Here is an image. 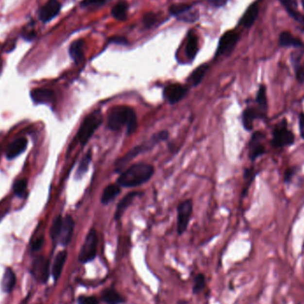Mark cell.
Here are the masks:
<instances>
[{
    "label": "cell",
    "mask_w": 304,
    "mask_h": 304,
    "mask_svg": "<svg viewBox=\"0 0 304 304\" xmlns=\"http://www.w3.org/2000/svg\"><path fill=\"white\" fill-rule=\"evenodd\" d=\"M279 45L283 48H304V44L301 39L294 37L290 32H284L279 36Z\"/></svg>",
    "instance_id": "603a6c76"
},
{
    "label": "cell",
    "mask_w": 304,
    "mask_h": 304,
    "mask_svg": "<svg viewBox=\"0 0 304 304\" xmlns=\"http://www.w3.org/2000/svg\"><path fill=\"white\" fill-rule=\"evenodd\" d=\"M240 36L234 31L227 32L220 37L218 48L215 52V58L219 56H229L236 48V44L239 41Z\"/></svg>",
    "instance_id": "9c48e42d"
},
{
    "label": "cell",
    "mask_w": 304,
    "mask_h": 304,
    "mask_svg": "<svg viewBox=\"0 0 304 304\" xmlns=\"http://www.w3.org/2000/svg\"><path fill=\"white\" fill-rule=\"evenodd\" d=\"M32 101L38 104H51L55 100L53 91L47 88H36L31 92Z\"/></svg>",
    "instance_id": "9a60e30c"
},
{
    "label": "cell",
    "mask_w": 304,
    "mask_h": 304,
    "mask_svg": "<svg viewBox=\"0 0 304 304\" xmlns=\"http://www.w3.org/2000/svg\"><path fill=\"white\" fill-rule=\"evenodd\" d=\"M43 240H44V238H43V236H41V237L36 238L34 241H32V250L37 251V250H38V249L40 248V247H42Z\"/></svg>",
    "instance_id": "7bdbcfd3"
},
{
    "label": "cell",
    "mask_w": 304,
    "mask_h": 304,
    "mask_svg": "<svg viewBox=\"0 0 304 304\" xmlns=\"http://www.w3.org/2000/svg\"><path fill=\"white\" fill-rule=\"evenodd\" d=\"M101 300L106 304H121L125 303V297L115 289L107 288L101 293Z\"/></svg>",
    "instance_id": "4316f807"
},
{
    "label": "cell",
    "mask_w": 304,
    "mask_h": 304,
    "mask_svg": "<svg viewBox=\"0 0 304 304\" xmlns=\"http://www.w3.org/2000/svg\"><path fill=\"white\" fill-rule=\"evenodd\" d=\"M198 52H199V38L193 31H190L188 33L187 45L185 48L186 56L189 62H192L194 60Z\"/></svg>",
    "instance_id": "d6986e66"
},
{
    "label": "cell",
    "mask_w": 304,
    "mask_h": 304,
    "mask_svg": "<svg viewBox=\"0 0 304 304\" xmlns=\"http://www.w3.org/2000/svg\"><path fill=\"white\" fill-rule=\"evenodd\" d=\"M206 1L209 3L210 5H213L216 8L224 6L228 2V0H206Z\"/></svg>",
    "instance_id": "b9f144b4"
},
{
    "label": "cell",
    "mask_w": 304,
    "mask_h": 304,
    "mask_svg": "<svg viewBox=\"0 0 304 304\" xmlns=\"http://www.w3.org/2000/svg\"><path fill=\"white\" fill-rule=\"evenodd\" d=\"M78 304H99V300L97 299V297H95L94 295H81L79 296L78 299Z\"/></svg>",
    "instance_id": "74e56055"
},
{
    "label": "cell",
    "mask_w": 304,
    "mask_h": 304,
    "mask_svg": "<svg viewBox=\"0 0 304 304\" xmlns=\"http://www.w3.org/2000/svg\"><path fill=\"white\" fill-rule=\"evenodd\" d=\"M16 277L11 269H6L1 281V288L5 293H10L16 287Z\"/></svg>",
    "instance_id": "83f0119b"
},
{
    "label": "cell",
    "mask_w": 304,
    "mask_h": 304,
    "mask_svg": "<svg viewBox=\"0 0 304 304\" xmlns=\"http://www.w3.org/2000/svg\"><path fill=\"white\" fill-rule=\"evenodd\" d=\"M27 185H28L27 179L23 178L16 181V184L14 185V191H15L16 196L23 197L24 194L26 193Z\"/></svg>",
    "instance_id": "d590c367"
},
{
    "label": "cell",
    "mask_w": 304,
    "mask_h": 304,
    "mask_svg": "<svg viewBox=\"0 0 304 304\" xmlns=\"http://www.w3.org/2000/svg\"><path fill=\"white\" fill-rule=\"evenodd\" d=\"M295 142V135L289 128L288 121L283 118L273 126L271 129L270 144L274 149L281 150L284 148L291 147Z\"/></svg>",
    "instance_id": "5b68a950"
},
{
    "label": "cell",
    "mask_w": 304,
    "mask_h": 304,
    "mask_svg": "<svg viewBox=\"0 0 304 304\" xmlns=\"http://www.w3.org/2000/svg\"><path fill=\"white\" fill-rule=\"evenodd\" d=\"M27 145H28V141L25 138L17 139L15 142L10 143V145L7 148L6 157L8 159H13L15 157H18L26 150Z\"/></svg>",
    "instance_id": "44dd1931"
},
{
    "label": "cell",
    "mask_w": 304,
    "mask_h": 304,
    "mask_svg": "<svg viewBox=\"0 0 304 304\" xmlns=\"http://www.w3.org/2000/svg\"><path fill=\"white\" fill-rule=\"evenodd\" d=\"M205 278H204V274L200 273L198 274L194 278V284H193V287H192V291L193 293L196 294H200L205 287Z\"/></svg>",
    "instance_id": "836d02e7"
},
{
    "label": "cell",
    "mask_w": 304,
    "mask_h": 304,
    "mask_svg": "<svg viewBox=\"0 0 304 304\" xmlns=\"http://www.w3.org/2000/svg\"><path fill=\"white\" fill-rule=\"evenodd\" d=\"M74 222L73 218L70 215L63 217L61 215L57 216L51 227V237L54 244H60L61 246L66 247L71 241L73 235Z\"/></svg>",
    "instance_id": "277c9868"
},
{
    "label": "cell",
    "mask_w": 304,
    "mask_h": 304,
    "mask_svg": "<svg viewBox=\"0 0 304 304\" xmlns=\"http://www.w3.org/2000/svg\"><path fill=\"white\" fill-rule=\"evenodd\" d=\"M258 15H259V6L257 3H253L247 8L245 14L242 16L239 24L247 29L251 28L256 21Z\"/></svg>",
    "instance_id": "e0dca14e"
},
{
    "label": "cell",
    "mask_w": 304,
    "mask_h": 304,
    "mask_svg": "<svg viewBox=\"0 0 304 304\" xmlns=\"http://www.w3.org/2000/svg\"><path fill=\"white\" fill-rule=\"evenodd\" d=\"M143 192H139V191H133L127 194L118 202V204L117 205L116 208L115 214H114V218L116 220H119L121 217L125 214L126 209L133 204V201L136 199L137 197L142 196Z\"/></svg>",
    "instance_id": "2e32d148"
},
{
    "label": "cell",
    "mask_w": 304,
    "mask_h": 304,
    "mask_svg": "<svg viewBox=\"0 0 304 304\" xmlns=\"http://www.w3.org/2000/svg\"><path fill=\"white\" fill-rule=\"evenodd\" d=\"M142 21L146 28L153 26L157 22V16L153 13H148L143 16Z\"/></svg>",
    "instance_id": "8d00e7d4"
},
{
    "label": "cell",
    "mask_w": 304,
    "mask_h": 304,
    "mask_svg": "<svg viewBox=\"0 0 304 304\" xmlns=\"http://www.w3.org/2000/svg\"><path fill=\"white\" fill-rule=\"evenodd\" d=\"M108 0H83L80 5L82 7H90V6H101L104 5Z\"/></svg>",
    "instance_id": "f35d334b"
},
{
    "label": "cell",
    "mask_w": 304,
    "mask_h": 304,
    "mask_svg": "<svg viewBox=\"0 0 304 304\" xmlns=\"http://www.w3.org/2000/svg\"><path fill=\"white\" fill-rule=\"evenodd\" d=\"M253 103L256 105L258 109L262 110V112L268 114L269 102H268L267 87L265 84H261L259 85Z\"/></svg>",
    "instance_id": "cb8c5ba5"
},
{
    "label": "cell",
    "mask_w": 304,
    "mask_h": 304,
    "mask_svg": "<svg viewBox=\"0 0 304 304\" xmlns=\"http://www.w3.org/2000/svg\"><path fill=\"white\" fill-rule=\"evenodd\" d=\"M98 236L95 229L92 228L85 236L84 243L79 252V262L83 264L94 261L97 253Z\"/></svg>",
    "instance_id": "52a82bcc"
},
{
    "label": "cell",
    "mask_w": 304,
    "mask_h": 304,
    "mask_svg": "<svg viewBox=\"0 0 304 304\" xmlns=\"http://www.w3.org/2000/svg\"><path fill=\"white\" fill-rule=\"evenodd\" d=\"M92 157H93L92 152L89 151L84 155L83 158L81 159V161L79 163L78 170L76 172V176H75V178L77 179V180L82 178L84 174L86 173V172L88 171L90 164L92 162Z\"/></svg>",
    "instance_id": "f546056e"
},
{
    "label": "cell",
    "mask_w": 304,
    "mask_h": 304,
    "mask_svg": "<svg viewBox=\"0 0 304 304\" xmlns=\"http://www.w3.org/2000/svg\"><path fill=\"white\" fill-rule=\"evenodd\" d=\"M121 187L118 184H110L105 187L101 197V203L104 205L111 203L120 194Z\"/></svg>",
    "instance_id": "ffe728a7"
},
{
    "label": "cell",
    "mask_w": 304,
    "mask_h": 304,
    "mask_svg": "<svg viewBox=\"0 0 304 304\" xmlns=\"http://www.w3.org/2000/svg\"><path fill=\"white\" fill-rule=\"evenodd\" d=\"M169 12L172 16L180 21L186 22H195L200 19V14L197 10H193V6L188 4H179L171 5Z\"/></svg>",
    "instance_id": "4fadbf2b"
},
{
    "label": "cell",
    "mask_w": 304,
    "mask_h": 304,
    "mask_svg": "<svg viewBox=\"0 0 304 304\" xmlns=\"http://www.w3.org/2000/svg\"><path fill=\"white\" fill-rule=\"evenodd\" d=\"M193 212L192 200H185L177 206V232L183 235L189 226V220Z\"/></svg>",
    "instance_id": "30bf717a"
},
{
    "label": "cell",
    "mask_w": 304,
    "mask_h": 304,
    "mask_svg": "<svg viewBox=\"0 0 304 304\" xmlns=\"http://www.w3.org/2000/svg\"><path fill=\"white\" fill-rule=\"evenodd\" d=\"M265 134L262 130L254 131L251 135L248 142V157L249 159L254 162L259 157H262L266 154L267 150L264 144Z\"/></svg>",
    "instance_id": "ba28073f"
},
{
    "label": "cell",
    "mask_w": 304,
    "mask_h": 304,
    "mask_svg": "<svg viewBox=\"0 0 304 304\" xmlns=\"http://www.w3.org/2000/svg\"><path fill=\"white\" fill-rule=\"evenodd\" d=\"M258 172L255 170V168L252 167V168H247L245 169L244 171V179H245V186H244V189L242 191V198L246 197L248 192V189L250 188L251 184L253 183L254 179L257 176Z\"/></svg>",
    "instance_id": "4dcf8cb0"
},
{
    "label": "cell",
    "mask_w": 304,
    "mask_h": 304,
    "mask_svg": "<svg viewBox=\"0 0 304 304\" xmlns=\"http://www.w3.org/2000/svg\"><path fill=\"white\" fill-rule=\"evenodd\" d=\"M267 118L268 114L258 109L256 105H248L242 112V126L246 131H252L254 121L265 120Z\"/></svg>",
    "instance_id": "8fae6325"
},
{
    "label": "cell",
    "mask_w": 304,
    "mask_h": 304,
    "mask_svg": "<svg viewBox=\"0 0 304 304\" xmlns=\"http://www.w3.org/2000/svg\"><path fill=\"white\" fill-rule=\"evenodd\" d=\"M301 23H302V24L304 25V16H303V17H302V20H301Z\"/></svg>",
    "instance_id": "ee69618b"
},
{
    "label": "cell",
    "mask_w": 304,
    "mask_h": 304,
    "mask_svg": "<svg viewBox=\"0 0 304 304\" xmlns=\"http://www.w3.org/2000/svg\"><path fill=\"white\" fill-rule=\"evenodd\" d=\"M155 173V168L150 164L138 162L121 172L117 184L124 188H135L148 183Z\"/></svg>",
    "instance_id": "7a4b0ae2"
},
{
    "label": "cell",
    "mask_w": 304,
    "mask_h": 304,
    "mask_svg": "<svg viewBox=\"0 0 304 304\" xmlns=\"http://www.w3.org/2000/svg\"><path fill=\"white\" fill-rule=\"evenodd\" d=\"M169 138V133L167 130H163L158 132L157 134L153 135L150 140L142 142L141 144L133 148L129 152L126 153L125 156L118 158L115 162V173H120L124 171V168H126V165L131 162L133 159L142 155L143 153L152 151L153 148L160 142H165Z\"/></svg>",
    "instance_id": "3957f363"
},
{
    "label": "cell",
    "mask_w": 304,
    "mask_h": 304,
    "mask_svg": "<svg viewBox=\"0 0 304 304\" xmlns=\"http://www.w3.org/2000/svg\"><path fill=\"white\" fill-rule=\"evenodd\" d=\"M102 121L103 118L100 110H94L84 118L77 134V139L83 147L89 142L95 131L102 124Z\"/></svg>",
    "instance_id": "8992f818"
},
{
    "label": "cell",
    "mask_w": 304,
    "mask_h": 304,
    "mask_svg": "<svg viewBox=\"0 0 304 304\" xmlns=\"http://www.w3.org/2000/svg\"><path fill=\"white\" fill-rule=\"evenodd\" d=\"M68 52L74 63L79 64L81 63L84 57V42L83 39H78L71 43Z\"/></svg>",
    "instance_id": "7402d4cb"
},
{
    "label": "cell",
    "mask_w": 304,
    "mask_h": 304,
    "mask_svg": "<svg viewBox=\"0 0 304 304\" xmlns=\"http://www.w3.org/2000/svg\"><path fill=\"white\" fill-rule=\"evenodd\" d=\"M302 4H303V6H304V0H302Z\"/></svg>",
    "instance_id": "f6af8a7d"
},
{
    "label": "cell",
    "mask_w": 304,
    "mask_h": 304,
    "mask_svg": "<svg viewBox=\"0 0 304 304\" xmlns=\"http://www.w3.org/2000/svg\"><path fill=\"white\" fill-rule=\"evenodd\" d=\"M107 126L111 131H120L126 128V135H131L138 126L136 112L129 106L113 107L109 112Z\"/></svg>",
    "instance_id": "6da1fadb"
},
{
    "label": "cell",
    "mask_w": 304,
    "mask_h": 304,
    "mask_svg": "<svg viewBox=\"0 0 304 304\" xmlns=\"http://www.w3.org/2000/svg\"><path fill=\"white\" fill-rule=\"evenodd\" d=\"M188 93L189 88L187 86L179 83H172L164 87L163 97L169 104H176L179 101L184 100Z\"/></svg>",
    "instance_id": "7c38bea8"
},
{
    "label": "cell",
    "mask_w": 304,
    "mask_h": 304,
    "mask_svg": "<svg viewBox=\"0 0 304 304\" xmlns=\"http://www.w3.org/2000/svg\"><path fill=\"white\" fill-rule=\"evenodd\" d=\"M62 8L61 3L58 0H49L46 5L39 10V19L44 22L52 20L59 15Z\"/></svg>",
    "instance_id": "5bb4252c"
},
{
    "label": "cell",
    "mask_w": 304,
    "mask_h": 304,
    "mask_svg": "<svg viewBox=\"0 0 304 304\" xmlns=\"http://www.w3.org/2000/svg\"><path fill=\"white\" fill-rule=\"evenodd\" d=\"M298 126H299L300 136L304 141V113L300 112L298 115Z\"/></svg>",
    "instance_id": "60d3db41"
},
{
    "label": "cell",
    "mask_w": 304,
    "mask_h": 304,
    "mask_svg": "<svg viewBox=\"0 0 304 304\" xmlns=\"http://www.w3.org/2000/svg\"><path fill=\"white\" fill-rule=\"evenodd\" d=\"M208 69H209L208 64L204 63V64L200 65L198 68H195L194 70L192 71V73L189 75V77L188 78V82L192 86H195V87L198 86L202 82V80L204 79Z\"/></svg>",
    "instance_id": "484cf974"
},
{
    "label": "cell",
    "mask_w": 304,
    "mask_h": 304,
    "mask_svg": "<svg viewBox=\"0 0 304 304\" xmlns=\"http://www.w3.org/2000/svg\"><path fill=\"white\" fill-rule=\"evenodd\" d=\"M301 55H294L293 53L292 55V63H293V67H294V73H295V78L297 82H299L300 84L304 83V63H301Z\"/></svg>",
    "instance_id": "d6a6232c"
},
{
    "label": "cell",
    "mask_w": 304,
    "mask_h": 304,
    "mask_svg": "<svg viewBox=\"0 0 304 304\" xmlns=\"http://www.w3.org/2000/svg\"><path fill=\"white\" fill-rule=\"evenodd\" d=\"M280 2L283 5L285 9L287 11L289 16L294 18L295 21L301 22L303 16H301L299 11L297 9L296 2L294 0H280Z\"/></svg>",
    "instance_id": "1f68e13d"
},
{
    "label": "cell",
    "mask_w": 304,
    "mask_h": 304,
    "mask_svg": "<svg viewBox=\"0 0 304 304\" xmlns=\"http://www.w3.org/2000/svg\"><path fill=\"white\" fill-rule=\"evenodd\" d=\"M110 44H115V45H119V46H127L129 45L128 40L126 37H121V36H115V37H110L109 39Z\"/></svg>",
    "instance_id": "ab89813d"
},
{
    "label": "cell",
    "mask_w": 304,
    "mask_h": 304,
    "mask_svg": "<svg viewBox=\"0 0 304 304\" xmlns=\"http://www.w3.org/2000/svg\"><path fill=\"white\" fill-rule=\"evenodd\" d=\"M299 170V167L298 166H292V167H289L287 168L285 171H284L283 174V182L284 184H290L293 180H294V176L296 175V173Z\"/></svg>",
    "instance_id": "e575fe53"
},
{
    "label": "cell",
    "mask_w": 304,
    "mask_h": 304,
    "mask_svg": "<svg viewBox=\"0 0 304 304\" xmlns=\"http://www.w3.org/2000/svg\"><path fill=\"white\" fill-rule=\"evenodd\" d=\"M33 272L41 282L48 281L49 277V262L44 258H38L34 263Z\"/></svg>",
    "instance_id": "ac0fdd59"
},
{
    "label": "cell",
    "mask_w": 304,
    "mask_h": 304,
    "mask_svg": "<svg viewBox=\"0 0 304 304\" xmlns=\"http://www.w3.org/2000/svg\"><path fill=\"white\" fill-rule=\"evenodd\" d=\"M128 4L126 1H119L111 9V15L118 21H125L127 16Z\"/></svg>",
    "instance_id": "f1b7e54d"
},
{
    "label": "cell",
    "mask_w": 304,
    "mask_h": 304,
    "mask_svg": "<svg viewBox=\"0 0 304 304\" xmlns=\"http://www.w3.org/2000/svg\"><path fill=\"white\" fill-rule=\"evenodd\" d=\"M67 256H68V253L65 250H63L58 253L57 255L55 257L52 268V278L54 279V281H57L59 278L61 277L63 272V266L67 260Z\"/></svg>",
    "instance_id": "d4e9b609"
}]
</instances>
